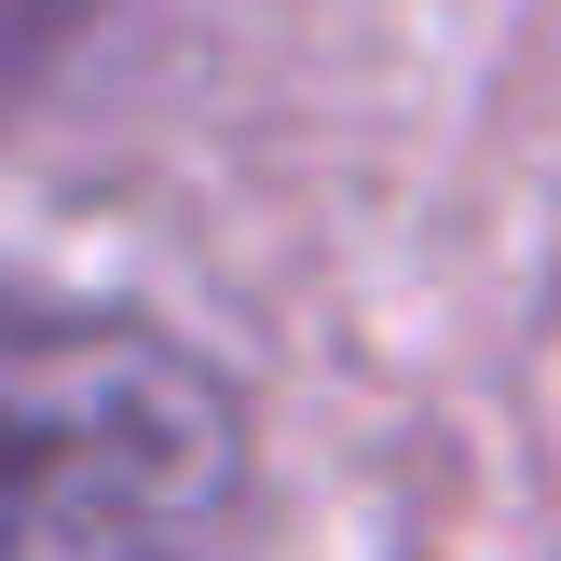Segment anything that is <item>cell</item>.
I'll return each instance as SVG.
<instances>
[{"instance_id": "obj_1", "label": "cell", "mask_w": 561, "mask_h": 561, "mask_svg": "<svg viewBox=\"0 0 561 561\" xmlns=\"http://www.w3.org/2000/svg\"><path fill=\"white\" fill-rule=\"evenodd\" d=\"M247 425L151 316L0 288V561H233Z\"/></svg>"}, {"instance_id": "obj_2", "label": "cell", "mask_w": 561, "mask_h": 561, "mask_svg": "<svg viewBox=\"0 0 561 561\" xmlns=\"http://www.w3.org/2000/svg\"><path fill=\"white\" fill-rule=\"evenodd\" d=\"M14 14H27V0H0V42H14Z\"/></svg>"}]
</instances>
